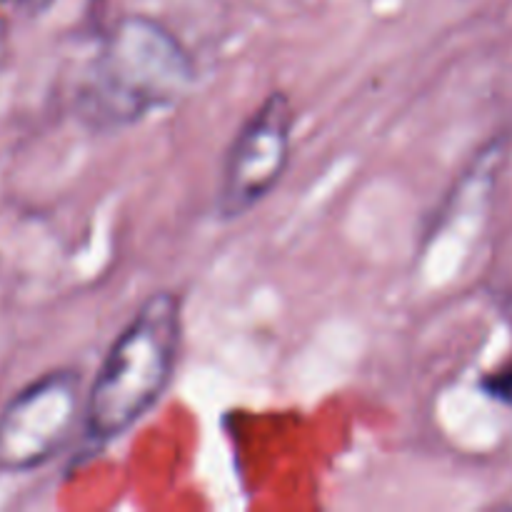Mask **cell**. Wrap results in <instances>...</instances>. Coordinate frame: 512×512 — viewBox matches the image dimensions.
Here are the masks:
<instances>
[{"mask_svg":"<svg viewBox=\"0 0 512 512\" xmlns=\"http://www.w3.org/2000/svg\"><path fill=\"white\" fill-rule=\"evenodd\" d=\"M483 390L493 398L503 400V403L512 405V368L503 370L498 375H490V378L483 380Z\"/></svg>","mask_w":512,"mask_h":512,"instance_id":"5b68a950","label":"cell"},{"mask_svg":"<svg viewBox=\"0 0 512 512\" xmlns=\"http://www.w3.org/2000/svg\"><path fill=\"white\" fill-rule=\"evenodd\" d=\"M293 123V103L275 90L238 130L220 175V218H243L280 183L290 160Z\"/></svg>","mask_w":512,"mask_h":512,"instance_id":"277c9868","label":"cell"},{"mask_svg":"<svg viewBox=\"0 0 512 512\" xmlns=\"http://www.w3.org/2000/svg\"><path fill=\"white\" fill-rule=\"evenodd\" d=\"M183 340V305L155 293L115 338L85 398V433L98 443L120 438L163 398Z\"/></svg>","mask_w":512,"mask_h":512,"instance_id":"7a4b0ae2","label":"cell"},{"mask_svg":"<svg viewBox=\"0 0 512 512\" xmlns=\"http://www.w3.org/2000/svg\"><path fill=\"white\" fill-rule=\"evenodd\" d=\"M195 65L170 30L143 15L118 20L90 63L78 113L100 130L138 123L193 85Z\"/></svg>","mask_w":512,"mask_h":512,"instance_id":"6da1fadb","label":"cell"},{"mask_svg":"<svg viewBox=\"0 0 512 512\" xmlns=\"http://www.w3.org/2000/svg\"><path fill=\"white\" fill-rule=\"evenodd\" d=\"M80 373L53 370L25 385L0 413V468L25 473L65 448L83 413Z\"/></svg>","mask_w":512,"mask_h":512,"instance_id":"3957f363","label":"cell"}]
</instances>
